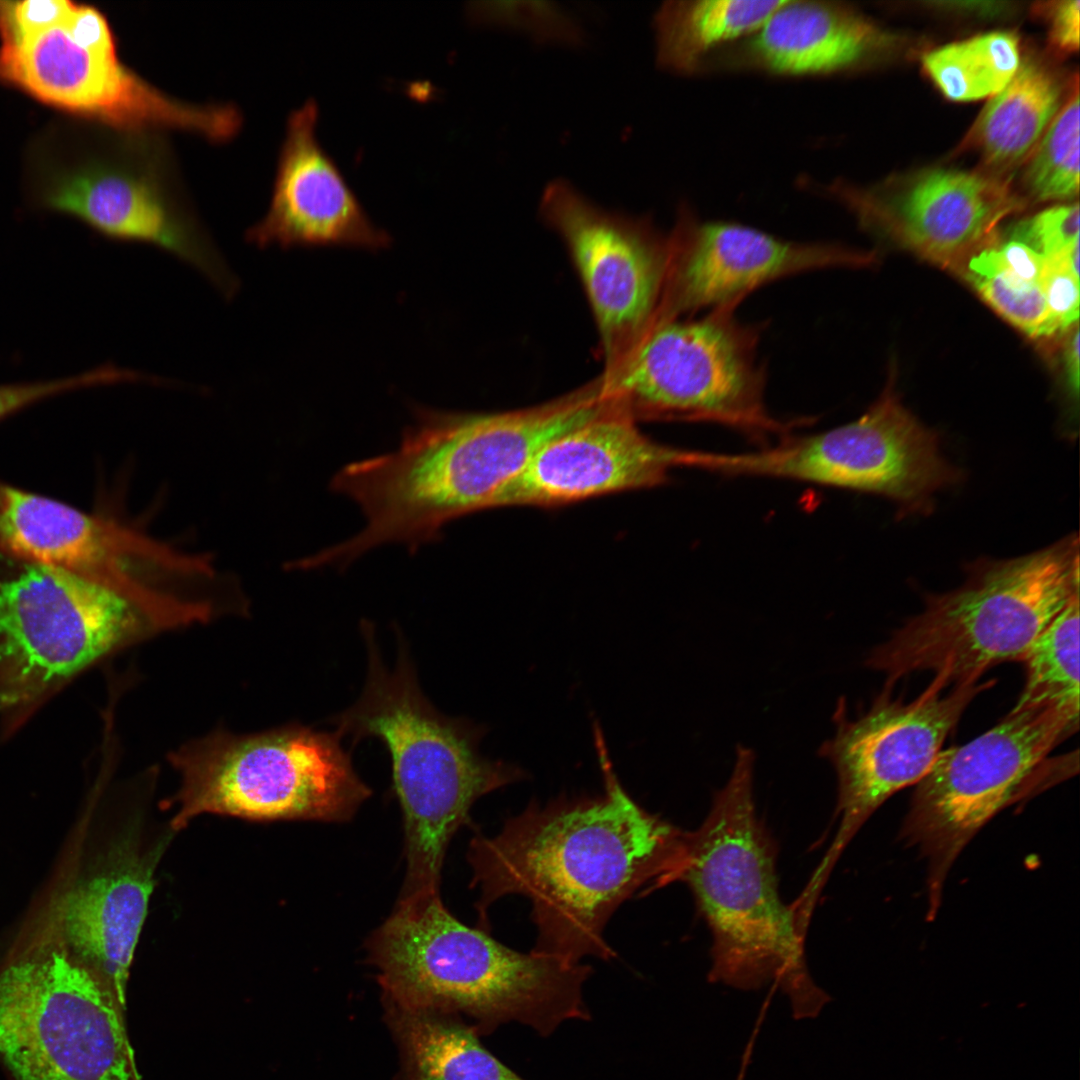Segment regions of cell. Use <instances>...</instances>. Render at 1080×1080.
Wrapping results in <instances>:
<instances>
[{"mask_svg": "<svg viewBox=\"0 0 1080 1080\" xmlns=\"http://www.w3.org/2000/svg\"><path fill=\"white\" fill-rule=\"evenodd\" d=\"M605 792L593 798L531 803L494 837L472 839L468 861L477 909L487 930V909L508 895L532 904L537 929L533 951L579 963L613 956L604 929L618 907L679 881L687 832L637 804L601 758Z\"/></svg>", "mask_w": 1080, "mask_h": 1080, "instance_id": "obj_1", "label": "cell"}, {"mask_svg": "<svg viewBox=\"0 0 1080 1080\" xmlns=\"http://www.w3.org/2000/svg\"><path fill=\"white\" fill-rule=\"evenodd\" d=\"M610 408L600 380L513 411L415 407L394 451L347 464L331 479L330 489L356 502L366 524L326 548L325 560L343 568L382 544L403 543L414 552L439 541L448 523L489 509L495 493L544 445Z\"/></svg>", "mask_w": 1080, "mask_h": 1080, "instance_id": "obj_2", "label": "cell"}, {"mask_svg": "<svg viewBox=\"0 0 1080 1080\" xmlns=\"http://www.w3.org/2000/svg\"><path fill=\"white\" fill-rule=\"evenodd\" d=\"M360 627L368 658L366 683L358 700L329 722L353 744L368 737L385 744L404 820L407 868L400 896L437 892L449 842L469 820L473 804L526 775L481 754L485 729L434 707L420 687L399 629L397 661L390 670L373 624L363 620Z\"/></svg>", "mask_w": 1080, "mask_h": 1080, "instance_id": "obj_3", "label": "cell"}, {"mask_svg": "<svg viewBox=\"0 0 1080 1080\" xmlns=\"http://www.w3.org/2000/svg\"><path fill=\"white\" fill-rule=\"evenodd\" d=\"M366 947L391 1007L459 1010L487 1026L512 1021L541 1036L590 1018L583 1000L590 966L513 950L461 923L440 892L400 896Z\"/></svg>", "mask_w": 1080, "mask_h": 1080, "instance_id": "obj_4", "label": "cell"}, {"mask_svg": "<svg viewBox=\"0 0 1080 1080\" xmlns=\"http://www.w3.org/2000/svg\"><path fill=\"white\" fill-rule=\"evenodd\" d=\"M754 761L751 749L737 747L727 783L687 832L679 881L711 931L710 979L745 990L776 981L795 1017H815L830 998L810 976L805 935L779 894L777 847L756 813Z\"/></svg>", "mask_w": 1080, "mask_h": 1080, "instance_id": "obj_5", "label": "cell"}, {"mask_svg": "<svg viewBox=\"0 0 1080 1080\" xmlns=\"http://www.w3.org/2000/svg\"><path fill=\"white\" fill-rule=\"evenodd\" d=\"M1079 545L1067 536L1009 560H981L959 588L929 595L924 609L874 648L866 666L887 684L930 671L946 687L977 682L991 667L1021 661L1056 615L1079 595Z\"/></svg>", "mask_w": 1080, "mask_h": 1080, "instance_id": "obj_6", "label": "cell"}, {"mask_svg": "<svg viewBox=\"0 0 1080 1080\" xmlns=\"http://www.w3.org/2000/svg\"><path fill=\"white\" fill-rule=\"evenodd\" d=\"M168 759L181 779L175 830L207 813L344 822L372 793L334 731L299 724L246 735L217 730Z\"/></svg>", "mask_w": 1080, "mask_h": 1080, "instance_id": "obj_7", "label": "cell"}, {"mask_svg": "<svg viewBox=\"0 0 1080 1080\" xmlns=\"http://www.w3.org/2000/svg\"><path fill=\"white\" fill-rule=\"evenodd\" d=\"M730 303L696 319L655 323L613 370L605 393L634 419L712 422L755 439L786 436L765 405L761 327Z\"/></svg>", "mask_w": 1080, "mask_h": 1080, "instance_id": "obj_8", "label": "cell"}, {"mask_svg": "<svg viewBox=\"0 0 1080 1080\" xmlns=\"http://www.w3.org/2000/svg\"><path fill=\"white\" fill-rule=\"evenodd\" d=\"M116 997L66 948L0 970V1058L15 1080H131Z\"/></svg>", "mask_w": 1080, "mask_h": 1080, "instance_id": "obj_9", "label": "cell"}, {"mask_svg": "<svg viewBox=\"0 0 1080 1080\" xmlns=\"http://www.w3.org/2000/svg\"><path fill=\"white\" fill-rule=\"evenodd\" d=\"M1048 706L1014 708L968 743L940 751L916 784L901 837L928 863L929 914L947 874L976 833L1032 784L1048 754L1078 729Z\"/></svg>", "mask_w": 1080, "mask_h": 1080, "instance_id": "obj_10", "label": "cell"}, {"mask_svg": "<svg viewBox=\"0 0 1080 1080\" xmlns=\"http://www.w3.org/2000/svg\"><path fill=\"white\" fill-rule=\"evenodd\" d=\"M702 468L876 493L905 511L927 508L935 491L960 478L941 454L937 434L902 405L892 377L852 422L807 436L786 435L776 446L756 452H706Z\"/></svg>", "mask_w": 1080, "mask_h": 1080, "instance_id": "obj_11", "label": "cell"}, {"mask_svg": "<svg viewBox=\"0 0 1080 1080\" xmlns=\"http://www.w3.org/2000/svg\"><path fill=\"white\" fill-rule=\"evenodd\" d=\"M992 682L954 686L934 678L915 699L891 696V685L857 719H847L843 698L834 720L836 732L819 754L835 768L839 826L832 844L800 894L816 904L825 883L858 830L893 794L916 785L928 772L942 745L970 702Z\"/></svg>", "mask_w": 1080, "mask_h": 1080, "instance_id": "obj_12", "label": "cell"}, {"mask_svg": "<svg viewBox=\"0 0 1080 1080\" xmlns=\"http://www.w3.org/2000/svg\"><path fill=\"white\" fill-rule=\"evenodd\" d=\"M178 623L73 573L26 564L0 581V663L50 682Z\"/></svg>", "mask_w": 1080, "mask_h": 1080, "instance_id": "obj_13", "label": "cell"}, {"mask_svg": "<svg viewBox=\"0 0 1080 1080\" xmlns=\"http://www.w3.org/2000/svg\"><path fill=\"white\" fill-rule=\"evenodd\" d=\"M540 210L571 254L611 371L655 322L670 239L661 238L648 221L600 208L560 179L546 186Z\"/></svg>", "mask_w": 1080, "mask_h": 1080, "instance_id": "obj_14", "label": "cell"}, {"mask_svg": "<svg viewBox=\"0 0 1080 1080\" xmlns=\"http://www.w3.org/2000/svg\"><path fill=\"white\" fill-rule=\"evenodd\" d=\"M65 21L17 42L1 43L0 80L44 103L119 129H181L213 141L225 135L229 115L223 106L168 97L122 64L116 47L92 49L77 43Z\"/></svg>", "mask_w": 1080, "mask_h": 1080, "instance_id": "obj_15", "label": "cell"}, {"mask_svg": "<svg viewBox=\"0 0 1080 1080\" xmlns=\"http://www.w3.org/2000/svg\"><path fill=\"white\" fill-rule=\"evenodd\" d=\"M0 554L61 569L147 602L182 566V553L133 528L0 481Z\"/></svg>", "mask_w": 1080, "mask_h": 1080, "instance_id": "obj_16", "label": "cell"}, {"mask_svg": "<svg viewBox=\"0 0 1080 1080\" xmlns=\"http://www.w3.org/2000/svg\"><path fill=\"white\" fill-rule=\"evenodd\" d=\"M655 323L740 303L754 289L811 270L858 266L870 254L838 244L784 240L732 222H700L680 211Z\"/></svg>", "mask_w": 1080, "mask_h": 1080, "instance_id": "obj_17", "label": "cell"}, {"mask_svg": "<svg viewBox=\"0 0 1080 1080\" xmlns=\"http://www.w3.org/2000/svg\"><path fill=\"white\" fill-rule=\"evenodd\" d=\"M823 190L863 225L881 228L920 256L954 269L993 243L997 224L1021 207L1007 184L952 169L923 172L889 197L841 180Z\"/></svg>", "mask_w": 1080, "mask_h": 1080, "instance_id": "obj_18", "label": "cell"}, {"mask_svg": "<svg viewBox=\"0 0 1080 1080\" xmlns=\"http://www.w3.org/2000/svg\"><path fill=\"white\" fill-rule=\"evenodd\" d=\"M684 449L644 435L616 405L544 445L493 496L489 509L555 506L663 484Z\"/></svg>", "mask_w": 1080, "mask_h": 1080, "instance_id": "obj_19", "label": "cell"}, {"mask_svg": "<svg viewBox=\"0 0 1080 1080\" xmlns=\"http://www.w3.org/2000/svg\"><path fill=\"white\" fill-rule=\"evenodd\" d=\"M318 106L292 112L281 147L271 204L248 229L259 248L343 246L379 251L392 238L370 220L338 166L316 137Z\"/></svg>", "mask_w": 1080, "mask_h": 1080, "instance_id": "obj_20", "label": "cell"}, {"mask_svg": "<svg viewBox=\"0 0 1080 1080\" xmlns=\"http://www.w3.org/2000/svg\"><path fill=\"white\" fill-rule=\"evenodd\" d=\"M46 207L71 215L102 236L153 245L199 271L225 298L239 280L196 219L149 177L119 167L80 171L54 186Z\"/></svg>", "mask_w": 1080, "mask_h": 1080, "instance_id": "obj_21", "label": "cell"}, {"mask_svg": "<svg viewBox=\"0 0 1080 1080\" xmlns=\"http://www.w3.org/2000/svg\"><path fill=\"white\" fill-rule=\"evenodd\" d=\"M162 846L144 852L126 837L96 873L64 898L65 948L124 1003L129 968L142 930Z\"/></svg>", "mask_w": 1080, "mask_h": 1080, "instance_id": "obj_22", "label": "cell"}, {"mask_svg": "<svg viewBox=\"0 0 1080 1080\" xmlns=\"http://www.w3.org/2000/svg\"><path fill=\"white\" fill-rule=\"evenodd\" d=\"M886 47L885 34L845 3L784 0L758 31L712 55L702 71L834 75L866 66Z\"/></svg>", "mask_w": 1080, "mask_h": 1080, "instance_id": "obj_23", "label": "cell"}, {"mask_svg": "<svg viewBox=\"0 0 1080 1080\" xmlns=\"http://www.w3.org/2000/svg\"><path fill=\"white\" fill-rule=\"evenodd\" d=\"M783 2L666 1L653 20L656 63L680 75L700 72L712 55L758 31Z\"/></svg>", "mask_w": 1080, "mask_h": 1080, "instance_id": "obj_24", "label": "cell"}, {"mask_svg": "<svg viewBox=\"0 0 1080 1080\" xmlns=\"http://www.w3.org/2000/svg\"><path fill=\"white\" fill-rule=\"evenodd\" d=\"M1063 95L1064 83L1056 72L1027 60L987 103L971 129L969 143L992 166L1016 165L1035 148L1061 109Z\"/></svg>", "mask_w": 1080, "mask_h": 1080, "instance_id": "obj_25", "label": "cell"}, {"mask_svg": "<svg viewBox=\"0 0 1080 1080\" xmlns=\"http://www.w3.org/2000/svg\"><path fill=\"white\" fill-rule=\"evenodd\" d=\"M410 1080H524L462 1024L433 1012L391 1007Z\"/></svg>", "mask_w": 1080, "mask_h": 1080, "instance_id": "obj_26", "label": "cell"}, {"mask_svg": "<svg viewBox=\"0 0 1080 1080\" xmlns=\"http://www.w3.org/2000/svg\"><path fill=\"white\" fill-rule=\"evenodd\" d=\"M1020 64L1017 37L1002 31L951 43L923 57L929 78L953 101L994 96L1010 82Z\"/></svg>", "mask_w": 1080, "mask_h": 1080, "instance_id": "obj_27", "label": "cell"}, {"mask_svg": "<svg viewBox=\"0 0 1080 1080\" xmlns=\"http://www.w3.org/2000/svg\"><path fill=\"white\" fill-rule=\"evenodd\" d=\"M1026 681L1016 707H1053L1079 721V595L1034 640L1022 660Z\"/></svg>", "mask_w": 1080, "mask_h": 1080, "instance_id": "obj_28", "label": "cell"}, {"mask_svg": "<svg viewBox=\"0 0 1080 1080\" xmlns=\"http://www.w3.org/2000/svg\"><path fill=\"white\" fill-rule=\"evenodd\" d=\"M1079 122L1077 82L1030 153L1023 183L1034 200H1070L1078 195Z\"/></svg>", "mask_w": 1080, "mask_h": 1080, "instance_id": "obj_29", "label": "cell"}, {"mask_svg": "<svg viewBox=\"0 0 1080 1080\" xmlns=\"http://www.w3.org/2000/svg\"><path fill=\"white\" fill-rule=\"evenodd\" d=\"M965 264V278L1003 318L1031 337L1050 336L1041 283L1023 280L1002 267L991 245L976 252Z\"/></svg>", "mask_w": 1080, "mask_h": 1080, "instance_id": "obj_30", "label": "cell"}, {"mask_svg": "<svg viewBox=\"0 0 1080 1080\" xmlns=\"http://www.w3.org/2000/svg\"><path fill=\"white\" fill-rule=\"evenodd\" d=\"M470 15L477 22L518 30L542 42L577 46L585 40L576 19L552 2H478Z\"/></svg>", "mask_w": 1080, "mask_h": 1080, "instance_id": "obj_31", "label": "cell"}, {"mask_svg": "<svg viewBox=\"0 0 1080 1080\" xmlns=\"http://www.w3.org/2000/svg\"><path fill=\"white\" fill-rule=\"evenodd\" d=\"M141 374L113 365H103L96 369L71 377L22 383L0 384V420L54 395L74 389L94 385L138 381Z\"/></svg>", "mask_w": 1080, "mask_h": 1080, "instance_id": "obj_32", "label": "cell"}, {"mask_svg": "<svg viewBox=\"0 0 1080 1080\" xmlns=\"http://www.w3.org/2000/svg\"><path fill=\"white\" fill-rule=\"evenodd\" d=\"M1010 238L1024 243L1044 257L1063 253L1079 242L1078 202L1045 209L1017 223Z\"/></svg>", "mask_w": 1080, "mask_h": 1080, "instance_id": "obj_33", "label": "cell"}, {"mask_svg": "<svg viewBox=\"0 0 1080 1080\" xmlns=\"http://www.w3.org/2000/svg\"><path fill=\"white\" fill-rule=\"evenodd\" d=\"M74 4L67 0L0 1L1 43H14L62 24Z\"/></svg>", "mask_w": 1080, "mask_h": 1080, "instance_id": "obj_34", "label": "cell"}, {"mask_svg": "<svg viewBox=\"0 0 1080 1080\" xmlns=\"http://www.w3.org/2000/svg\"><path fill=\"white\" fill-rule=\"evenodd\" d=\"M1041 285L1049 313L1050 336L1077 325L1079 278L1069 271L1060 255L1046 257Z\"/></svg>", "mask_w": 1080, "mask_h": 1080, "instance_id": "obj_35", "label": "cell"}, {"mask_svg": "<svg viewBox=\"0 0 1080 1080\" xmlns=\"http://www.w3.org/2000/svg\"><path fill=\"white\" fill-rule=\"evenodd\" d=\"M1038 9L1047 19L1050 44L1061 53L1076 52L1079 48L1080 2L1056 1Z\"/></svg>", "mask_w": 1080, "mask_h": 1080, "instance_id": "obj_36", "label": "cell"}, {"mask_svg": "<svg viewBox=\"0 0 1080 1080\" xmlns=\"http://www.w3.org/2000/svg\"><path fill=\"white\" fill-rule=\"evenodd\" d=\"M994 242L991 247L1002 267L1023 280L1041 283L1046 257L1011 238L1001 244Z\"/></svg>", "mask_w": 1080, "mask_h": 1080, "instance_id": "obj_37", "label": "cell"}, {"mask_svg": "<svg viewBox=\"0 0 1080 1080\" xmlns=\"http://www.w3.org/2000/svg\"><path fill=\"white\" fill-rule=\"evenodd\" d=\"M1064 368L1067 384L1072 394L1079 393V329L1078 324L1068 337L1064 349Z\"/></svg>", "mask_w": 1080, "mask_h": 1080, "instance_id": "obj_38", "label": "cell"}, {"mask_svg": "<svg viewBox=\"0 0 1080 1080\" xmlns=\"http://www.w3.org/2000/svg\"><path fill=\"white\" fill-rule=\"evenodd\" d=\"M939 4H941L943 7L945 6L946 9L965 10V11L981 13V14H984V15H986V14L994 15L996 13L1001 12L1004 9L1002 7V5L1005 4V3H1001V2H947V3H944L943 2V3H939Z\"/></svg>", "mask_w": 1080, "mask_h": 1080, "instance_id": "obj_39", "label": "cell"}]
</instances>
